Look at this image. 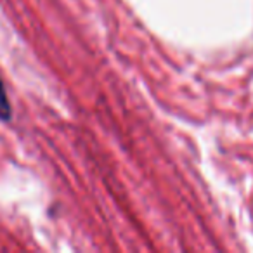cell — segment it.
Wrapping results in <instances>:
<instances>
[{
    "label": "cell",
    "mask_w": 253,
    "mask_h": 253,
    "mask_svg": "<svg viewBox=\"0 0 253 253\" xmlns=\"http://www.w3.org/2000/svg\"><path fill=\"white\" fill-rule=\"evenodd\" d=\"M9 118H11V104H9L4 84L0 80V120H9Z\"/></svg>",
    "instance_id": "6da1fadb"
}]
</instances>
